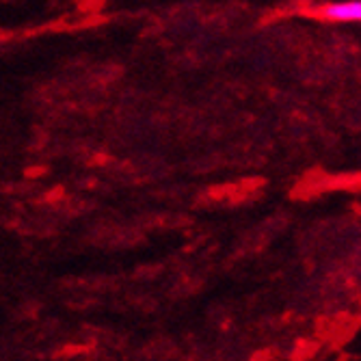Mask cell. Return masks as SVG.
Listing matches in <instances>:
<instances>
[{
  "label": "cell",
  "mask_w": 361,
  "mask_h": 361,
  "mask_svg": "<svg viewBox=\"0 0 361 361\" xmlns=\"http://www.w3.org/2000/svg\"><path fill=\"white\" fill-rule=\"evenodd\" d=\"M320 13L331 22H361V0L329 3L320 9Z\"/></svg>",
  "instance_id": "obj_1"
}]
</instances>
